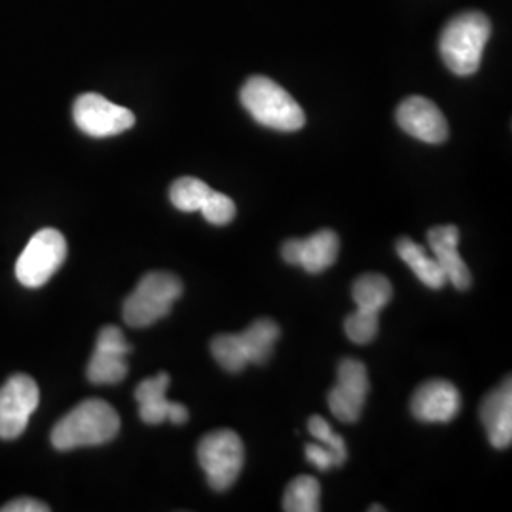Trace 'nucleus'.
<instances>
[{"label":"nucleus","mask_w":512,"mask_h":512,"mask_svg":"<svg viewBox=\"0 0 512 512\" xmlns=\"http://www.w3.org/2000/svg\"><path fill=\"white\" fill-rule=\"evenodd\" d=\"M480 420L488 439L497 450L509 448L512 442V385L511 378L492 391L480 406Z\"/></svg>","instance_id":"f3484780"},{"label":"nucleus","mask_w":512,"mask_h":512,"mask_svg":"<svg viewBox=\"0 0 512 512\" xmlns=\"http://www.w3.org/2000/svg\"><path fill=\"white\" fill-rule=\"evenodd\" d=\"M368 372L357 359H344L338 365V384L330 389L329 408L336 420L355 423L361 418L368 397Z\"/></svg>","instance_id":"9d476101"},{"label":"nucleus","mask_w":512,"mask_h":512,"mask_svg":"<svg viewBox=\"0 0 512 512\" xmlns=\"http://www.w3.org/2000/svg\"><path fill=\"white\" fill-rule=\"evenodd\" d=\"M281 330L272 319H256L241 334H219L211 342L215 361L226 372H241L247 365H266Z\"/></svg>","instance_id":"20e7f679"},{"label":"nucleus","mask_w":512,"mask_h":512,"mask_svg":"<svg viewBox=\"0 0 512 512\" xmlns=\"http://www.w3.org/2000/svg\"><path fill=\"white\" fill-rule=\"evenodd\" d=\"M200 213L209 224L226 226L236 217V203L232 202V198H228L226 194L211 190V194L203 202Z\"/></svg>","instance_id":"5701e85b"},{"label":"nucleus","mask_w":512,"mask_h":512,"mask_svg":"<svg viewBox=\"0 0 512 512\" xmlns=\"http://www.w3.org/2000/svg\"><path fill=\"white\" fill-rule=\"evenodd\" d=\"M283 511L317 512L321 511V484L313 476H296L287 486L283 497Z\"/></svg>","instance_id":"aec40b11"},{"label":"nucleus","mask_w":512,"mask_h":512,"mask_svg":"<svg viewBox=\"0 0 512 512\" xmlns=\"http://www.w3.org/2000/svg\"><path fill=\"white\" fill-rule=\"evenodd\" d=\"M209 194H211V186L196 177L177 179L169 188V200L183 213L200 211Z\"/></svg>","instance_id":"412c9836"},{"label":"nucleus","mask_w":512,"mask_h":512,"mask_svg":"<svg viewBox=\"0 0 512 512\" xmlns=\"http://www.w3.org/2000/svg\"><path fill=\"white\" fill-rule=\"evenodd\" d=\"M397 122L408 135L429 145H440L448 139V122L439 107L420 95L408 97L397 109Z\"/></svg>","instance_id":"ddd939ff"},{"label":"nucleus","mask_w":512,"mask_h":512,"mask_svg":"<svg viewBox=\"0 0 512 512\" xmlns=\"http://www.w3.org/2000/svg\"><path fill=\"white\" fill-rule=\"evenodd\" d=\"M397 255L403 258L406 266L418 275L421 283L427 285L429 289L439 291L448 283V279L442 272L439 262L435 260V256L431 255L425 247H421L420 243H416L410 238L399 239L397 241Z\"/></svg>","instance_id":"a211bd4d"},{"label":"nucleus","mask_w":512,"mask_h":512,"mask_svg":"<svg viewBox=\"0 0 512 512\" xmlns=\"http://www.w3.org/2000/svg\"><path fill=\"white\" fill-rule=\"evenodd\" d=\"M340 239L332 230H319L306 239H289L283 243L281 256L287 264L300 266L308 274H323L336 262Z\"/></svg>","instance_id":"f8f14e48"},{"label":"nucleus","mask_w":512,"mask_h":512,"mask_svg":"<svg viewBox=\"0 0 512 512\" xmlns=\"http://www.w3.org/2000/svg\"><path fill=\"white\" fill-rule=\"evenodd\" d=\"M198 461L207 476V484L215 492H224L241 475L245 461L243 442L232 429L207 433L198 444Z\"/></svg>","instance_id":"423d86ee"},{"label":"nucleus","mask_w":512,"mask_h":512,"mask_svg":"<svg viewBox=\"0 0 512 512\" xmlns=\"http://www.w3.org/2000/svg\"><path fill=\"white\" fill-rule=\"evenodd\" d=\"M306 458L310 461L311 465L319 471H330L334 467L344 465L346 459L340 458L334 450H330L329 446L321 444V442H313V444H306Z\"/></svg>","instance_id":"393cba45"},{"label":"nucleus","mask_w":512,"mask_h":512,"mask_svg":"<svg viewBox=\"0 0 512 512\" xmlns=\"http://www.w3.org/2000/svg\"><path fill=\"white\" fill-rule=\"evenodd\" d=\"M412 414L423 423H448L461 408L458 387L448 380H431L421 384L412 395Z\"/></svg>","instance_id":"4468645a"},{"label":"nucleus","mask_w":512,"mask_h":512,"mask_svg":"<svg viewBox=\"0 0 512 512\" xmlns=\"http://www.w3.org/2000/svg\"><path fill=\"white\" fill-rule=\"evenodd\" d=\"M351 294L359 310L380 313L389 304L393 287L385 275L363 274L353 283Z\"/></svg>","instance_id":"6ab92c4d"},{"label":"nucleus","mask_w":512,"mask_h":512,"mask_svg":"<svg viewBox=\"0 0 512 512\" xmlns=\"http://www.w3.org/2000/svg\"><path fill=\"white\" fill-rule=\"evenodd\" d=\"M490 35L492 23L482 12L456 16L440 35V55L446 67L458 76L475 74Z\"/></svg>","instance_id":"f03ea898"},{"label":"nucleus","mask_w":512,"mask_h":512,"mask_svg":"<svg viewBox=\"0 0 512 512\" xmlns=\"http://www.w3.org/2000/svg\"><path fill=\"white\" fill-rule=\"evenodd\" d=\"M183 281L169 272H150L124 302V321L131 329H145L167 317L177 298H181Z\"/></svg>","instance_id":"39448f33"},{"label":"nucleus","mask_w":512,"mask_h":512,"mask_svg":"<svg viewBox=\"0 0 512 512\" xmlns=\"http://www.w3.org/2000/svg\"><path fill=\"white\" fill-rule=\"evenodd\" d=\"M171 384L169 374L160 372L152 378L143 380L135 389V401L139 404V416L147 425H160L171 421L175 425H183L188 421V408L179 403H171L165 399L167 387Z\"/></svg>","instance_id":"2eb2a0df"},{"label":"nucleus","mask_w":512,"mask_h":512,"mask_svg":"<svg viewBox=\"0 0 512 512\" xmlns=\"http://www.w3.org/2000/svg\"><path fill=\"white\" fill-rule=\"evenodd\" d=\"M131 346L118 327H105L99 332L86 376L92 384L110 385L122 382L128 376V355Z\"/></svg>","instance_id":"9b49d317"},{"label":"nucleus","mask_w":512,"mask_h":512,"mask_svg":"<svg viewBox=\"0 0 512 512\" xmlns=\"http://www.w3.org/2000/svg\"><path fill=\"white\" fill-rule=\"evenodd\" d=\"M308 429H310L311 437L329 446L330 450H334L340 458L348 459V448H346V440L340 435H336L329 425V421L323 416H311L308 420Z\"/></svg>","instance_id":"b1692460"},{"label":"nucleus","mask_w":512,"mask_h":512,"mask_svg":"<svg viewBox=\"0 0 512 512\" xmlns=\"http://www.w3.org/2000/svg\"><path fill=\"white\" fill-rule=\"evenodd\" d=\"M378 317H380V313L359 310V308L353 311L344 323V329H346L349 340L353 344H359V346L370 344L376 338L378 329H380Z\"/></svg>","instance_id":"4be33fe9"},{"label":"nucleus","mask_w":512,"mask_h":512,"mask_svg":"<svg viewBox=\"0 0 512 512\" xmlns=\"http://www.w3.org/2000/svg\"><path fill=\"white\" fill-rule=\"evenodd\" d=\"M73 118L76 128L95 139L114 137L133 128L135 116L99 93H84L74 101Z\"/></svg>","instance_id":"6e6552de"},{"label":"nucleus","mask_w":512,"mask_h":512,"mask_svg":"<svg viewBox=\"0 0 512 512\" xmlns=\"http://www.w3.org/2000/svg\"><path fill=\"white\" fill-rule=\"evenodd\" d=\"M427 243L431 249V255L439 262L446 279L459 289L467 291L473 283L471 270L467 268L465 260L459 255V228L454 224L435 226L427 232Z\"/></svg>","instance_id":"dca6fc26"},{"label":"nucleus","mask_w":512,"mask_h":512,"mask_svg":"<svg viewBox=\"0 0 512 512\" xmlns=\"http://www.w3.org/2000/svg\"><path fill=\"white\" fill-rule=\"evenodd\" d=\"M67 258V241L55 228H44L29 239L16 262V277L27 289L46 285Z\"/></svg>","instance_id":"0eeeda50"},{"label":"nucleus","mask_w":512,"mask_h":512,"mask_svg":"<svg viewBox=\"0 0 512 512\" xmlns=\"http://www.w3.org/2000/svg\"><path fill=\"white\" fill-rule=\"evenodd\" d=\"M2 512H48L50 511V505L33 499V497H18L10 503H6L2 509Z\"/></svg>","instance_id":"a878e982"},{"label":"nucleus","mask_w":512,"mask_h":512,"mask_svg":"<svg viewBox=\"0 0 512 512\" xmlns=\"http://www.w3.org/2000/svg\"><path fill=\"white\" fill-rule=\"evenodd\" d=\"M40 401L38 385L27 374H16L0 387V439L23 435Z\"/></svg>","instance_id":"1a4fd4ad"},{"label":"nucleus","mask_w":512,"mask_h":512,"mask_svg":"<svg viewBox=\"0 0 512 512\" xmlns=\"http://www.w3.org/2000/svg\"><path fill=\"white\" fill-rule=\"evenodd\" d=\"M118 431V412L103 399H86L55 423L50 439L55 450L69 452L107 444L118 435Z\"/></svg>","instance_id":"f257e3e1"},{"label":"nucleus","mask_w":512,"mask_h":512,"mask_svg":"<svg viewBox=\"0 0 512 512\" xmlns=\"http://www.w3.org/2000/svg\"><path fill=\"white\" fill-rule=\"evenodd\" d=\"M241 105L264 128L298 131L306 124V114L293 95L266 76H253L245 82Z\"/></svg>","instance_id":"7ed1b4c3"}]
</instances>
